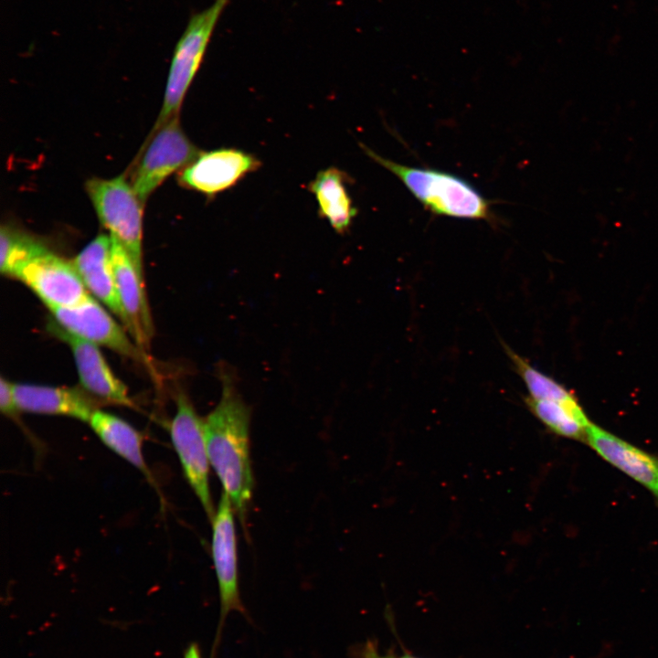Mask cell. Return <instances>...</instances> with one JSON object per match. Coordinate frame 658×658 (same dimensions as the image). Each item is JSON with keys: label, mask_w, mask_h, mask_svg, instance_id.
<instances>
[{"label": "cell", "mask_w": 658, "mask_h": 658, "mask_svg": "<svg viewBox=\"0 0 658 658\" xmlns=\"http://www.w3.org/2000/svg\"><path fill=\"white\" fill-rule=\"evenodd\" d=\"M48 329L69 346L86 391L109 402L133 406L126 386L111 371L97 345L66 332L55 322Z\"/></svg>", "instance_id": "11"}, {"label": "cell", "mask_w": 658, "mask_h": 658, "mask_svg": "<svg viewBox=\"0 0 658 658\" xmlns=\"http://www.w3.org/2000/svg\"><path fill=\"white\" fill-rule=\"evenodd\" d=\"M48 250L39 241L8 226L0 230V271L12 277L25 262Z\"/></svg>", "instance_id": "20"}, {"label": "cell", "mask_w": 658, "mask_h": 658, "mask_svg": "<svg viewBox=\"0 0 658 658\" xmlns=\"http://www.w3.org/2000/svg\"><path fill=\"white\" fill-rule=\"evenodd\" d=\"M100 222L124 247L143 276V206L123 175L111 179L92 177L85 184Z\"/></svg>", "instance_id": "3"}, {"label": "cell", "mask_w": 658, "mask_h": 658, "mask_svg": "<svg viewBox=\"0 0 658 658\" xmlns=\"http://www.w3.org/2000/svg\"><path fill=\"white\" fill-rule=\"evenodd\" d=\"M0 409L7 417H14L19 412L15 399L14 383L4 377L0 381Z\"/></svg>", "instance_id": "21"}, {"label": "cell", "mask_w": 658, "mask_h": 658, "mask_svg": "<svg viewBox=\"0 0 658 658\" xmlns=\"http://www.w3.org/2000/svg\"><path fill=\"white\" fill-rule=\"evenodd\" d=\"M228 3V0H215L207 9L191 16L172 58L163 105L154 128L178 115L186 93L197 73L216 25Z\"/></svg>", "instance_id": "4"}, {"label": "cell", "mask_w": 658, "mask_h": 658, "mask_svg": "<svg viewBox=\"0 0 658 658\" xmlns=\"http://www.w3.org/2000/svg\"><path fill=\"white\" fill-rule=\"evenodd\" d=\"M50 313L59 327L77 337L133 359L144 358L138 345L90 295L74 305L51 309Z\"/></svg>", "instance_id": "10"}, {"label": "cell", "mask_w": 658, "mask_h": 658, "mask_svg": "<svg viewBox=\"0 0 658 658\" xmlns=\"http://www.w3.org/2000/svg\"><path fill=\"white\" fill-rule=\"evenodd\" d=\"M88 423L108 448L151 479L143 455V436L136 429L118 416L98 409Z\"/></svg>", "instance_id": "17"}, {"label": "cell", "mask_w": 658, "mask_h": 658, "mask_svg": "<svg viewBox=\"0 0 658 658\" xmlns=\"http://www.w3.org/2000/svg\"><path fill=\"white\" fill-rule=\"evenodd\" d=\"M585 442L602 459L642 484L658 501V457L590 423Z\"/></svg>", "instance_id": "13"}, {"label": "cell", "mask_w": 658, "mask_h": 658, "mask_svg": "<svg viewBox=\"0 0 658 658\" xmlns=\"http://www.w3.org/2000/svg\"><path fill=\"white\" fill-rule=\"evenodd\" d=\"M527 409L547 430L558 436L585 441L589 425L591 423L578 402L562 403L524 398Z\"/></svg>", "instance_id": "18"}, {"label": "cell", "mask_w": 658, "mask_h": 658, "mask_svg": "<svg viewBox=\"0 0 658 658\" xmlns=\"http://www.w3.org/2000/svg\"><path fill=\"white\" fill-rule=\"evenodd\" d=\"M398 658H419V657H416V656H413V655H411V654L406 653V654H404V655H402V656H400V657H398Z\"/></svg>", "instance_id": "24"}, {"label": "cell", "mask_w": 658, "mask_h": 658, "mask_svg": "<svg viewBox=\"0 0 658 658\" xmlns=\"http://www.w3.org/2000/svg\"><path fill=\"white\" fill-rule=\"evenodd\" d=\"M184 658H202L199 646L196 643H191L185 651Z\"/></svg>", "instance_id": "23"}, {"label": "cell", "mask_w": 658, "mask_h": 658, "mask_svg": "<svg viewBox=\"0 0 658 658\" xmlns=\"http://www.w3.org/2000/svg\"><path fill=\"white\" fill-rule=\"evenodd\" d=\"M361 147L373 161L397 175L432 213L460 218H490L489 202L462 178L442 171L400 164L364 144Z\"/></svg>", "instance_id": "2"}, {"label": "cell", "mask_w": 658, "mask_h": 658, "mask_svg": "<svg viewBox=\"0 0 658 658\" xmlns=\"http://www.w3.org/2000/svg\"><path fill=\"white\" fill-rule=\"evenodd\" d=\"M169 432L184 475L211 522L216 509L209 487L210 462L204 419L183 392L177 394L176 412L170 422Z\"/></svg>", "instance_id": "5"}, {"label": "cell", "mask_w": 658, "mask_h": 658, "mask_svg": "<svg viewBox=\"0 0 658 658\" xmlns=\"http://www.w3.org/2000/svg\"><path fill=\"white\" fill-rule=\"evenodd\" d=\"M12 277L26 284L49 310L74 305L90 295L72 261L48 249L22 264Z\"/></svg>", "instance_id": "8"}, {"label": "cell", "mask_w": 658, "mask_h": 658, "mask_svg": "<svg viewBox=\"0 0 658 658\" xmlns=\"http://www.w3.org/2000/svg\"><path fill=\"white\" fill-rule=\"evenodd\" d=\"M71 261L88 292L103 302L125 326L112 267L111 236H97Z\"/></svg>", "instance_id": "14"}, {"label": "cell", "mask_w": 658, "mask_h": 658, "mask_svg": "<svg viewBox=\"0 0 658 658\" xmlns=\"http://www.w3.org/2000/svg\"><path fill=\"white\" fill-rule=\"evenodd\" d=\"M504 347L515 371L525 384L530 398L562 403L578 401L571 390L534 367L525 358L516 354L507 345H504Z\"/></svg>", "instance_id": "19"}, {"label": "cell", "mask_w": 658, "mask_h": 658, "mask_svg": "<svg viewBox=\"0 0 658 658\" xmlns=\"http://www.w3.org/2000/svg\"><path fill=\"white\" fill-rule=\"evenodd\" d=\"M352 655L354 658H396L392 653H381L377 642L374 640H367L355 646Z\"/></svg>", "instance_id": "22"}, {"label": "cell", "mask_w": 658, "mask_h": 658, "mask_svg": "<svg viewBox=\"0 0 658 658\" xmlns=\"http://www.w3.org/2000/svg\"><path fill=\"white\" fill-rule=\"evenodd\" d=\"M220 376V399L204 419L206 442L210 465L246 531L254 487L249 451L250 409L230 373L221 370Z\"/></svg>", "instance_id": "1"}, {"label": "cell", "mask_w": 658, "mask_h": 658, "mask_svg": "<svg viewBox=\"0 0 658 658\" xmlns=\"http://www.w3.org/2000/svg\"><path fill=\"white\" fill-rule=\"evenodd\" d=\"M16 404L19 411L59 415L89 421L97 409L92 400L75 387L14 384Z\"/></svg>", "instance_id": "15"}, {"label": "cell", "mask_w": 658, "mask_h": 658, "mask_svg": "<svg viewBox=\"0 0 658 658\" xmlns=\"http://www.w3.org/2000/svg\"><path fill=\"white\" fill-rule=\"evenodd\" d=\"M348 175L336 167L319 171L309 183L308 190L313 194L318 213L328 221L338 234H344L357 214L347 190Z\"/></svg>", "instance_id": "16"}, {"label": "cell", "mask_w": 658, "mask_h": 658, "mask_svg": "<svg viewBox=\"0 0 658 658\" xmlns=\"http://www.w3.org/2000/svg\"><path fill=\"white\" fill-rule=\"evenodd\" d=\"M261 162L255 155L237 148H219L201 153L179 174L186 188L213 197L235 186L255 172Z\"/></svg>", "instance_id": "9"}, {"label": "cell", "mask_w": 658, "mask_h": 658, "mask_svg": "<svg viewBox=\"0 0 658 658\" xmlns=\"http://www.w3.org/2000/svg\"><path fill=\"white\" fill-rule=\"evenodd\" d=\"M111 238V260L120 302L125 315V328L139 346H146L154 329L143 284L131 257L120 243Z\"/></svg>", "instance_id": "12"}, {"label": "cell", "mask_w": 658, "mask_h": 658, "mask_svg": "<svg viewBox=\"0 0 658 658\" xmlns=\"http://www.w3.org/2000/svg\"><path fill=\"white\" fill-rule=\"evenodd\" d=\"M154 130L131 184L143 204L167 176L185 168L200 154L181 128L178 115Z\"/></svg>", "instance_id": "6"}, {"label": "cell", "mask_w": 658, "mask_h": 658, "mask_svg": "<svg viewBox=\"0 0 658 658\" xmlns=\"http://www.w3.org/2000/svg\"><path fill=\"white\" fill-rule=\"evenodd\" d=\"M235 513L229 496L223 492L211 521V552L218 586L220 615L210 658H215L223 626L228 614L231 611H239L247 617L239 589Z\"/></svg>", "instance_id": "7"}]
</instances>
